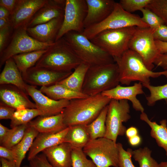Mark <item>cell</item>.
<instances>
[{"mask_svg":"<svg viewBox=\"0 0 167 167\" xmlns=\"http://www.w3.org/2000/svg\"><path fill=\"white\" fill-rule=\"evenodd\" d=\"M111 99L101 93L70 101L62 113L66 127L77 124L88 125L98 116Z\"/></svg>","mask_w":167,"mask_h":167,"instance_id":"1","label":"cell"},{"mask_svg":"<svg viewBox=\"0 0 167 167\" xmlns=\"http://www.w3.org/2000/svg\"><path fill=\"white\" fill-rule=\"evenodd\" d=\"M113 59L118 66L119 82L122 84L129 85L135 81H139L142 84H150V78L161 75L167 78V70L155 72L149 70L140 56L132 50L128 49Z\"/></svg>","mask_w":167,"mask_h":167,"instance_id":"2","label":"cell"},{"mask_svg":"<svg viewBox=\"0 0 167 167\" xmlns=\"http://www.w3.org/2000/svg\"><path fill=\"white\" fill-rule=\"evenodd\" d=\"M83 62L63 37L47 49L35 66L61 72L72 71Z\"/></svg>","mask_w":167,"mask_h":167,"instance_id":"3","label":"cell"},{"mask_svg":"<svg viewBox=\"0 0 167 167\" xmlns=\"http://www.w3.org/2000/svg\"><path fill=\"white\" fill-rule=\"evenodd\" d=\"M119 72L115 63L90 66L85 75L81 92L88 96L101 93L119 84Z\"/></svg>","mask_w":167,"mask_h":167,"instance_id":"4","label":"cell"},{"mask_svg":"<svg viewBox=\"0 0 167 167\" xmlns=\"http://www.w3.org/2000/svg\"><path fill=\"white\" fill-rule=\"evenodd\" d=\"M63 37L77 56L90 66L115 62L112 57L92 43L83 33L71 31Z\"/></svg>","mask_w":167,"mask_h":167,"instance_id":"5","label":"cell"},{"mask_svg":"<svg viewBox=\"0 0 167 167\" xmlns=\"http://www.w3.org/2000/svg\"><path fill=\"white\" fill-rule=\"evenodd\" d=\"M137 28L133 26L105 30L90 40L113 58L120 56L129 49L130 41Z\"/></svg>","mask_w":167,"mask_h":167,"instance_id":"6","label":"cell"},{"mask_svg":"<svg viewBox=\"0 0 167 167\" xmlns=\"http://www.w3.org/2000/svg\"><path fill=\"white\" fill-rule=\"evenodd\" d=\"M133 26L149 28L138 15L126 11L119 3L116 2L113 10L105 20L85 29L83 34L88 39L91 40L105 30Z\"/></svg>","mask_w":167,"mask_h":167,"instance_id":"7","label":"cell"},{"mask_svg":"<svg viewBox=\"0 0 167 167\" xmlns=\"http://www.w3.org/2000/svg\"><path fill=\"white\" fill-rule=\"evenodd\" d=\"M96 167H119L117 143L105 137L90 140L83 149Z\"/></svg>","mask_w":167,"mask_h":167,"instance_id":"8","label":"cell"},{"mask_svg":"<svg viewBox=\"0 0 167 167\" xmlns=\"http://www.w3.org/2000/svg\"><path fill=\"white\" fill-rule=\"evenodd\" d=\"M26 26L14 29L11 40L6 48L0 54V67L6 61L19 54L47 49L52 44L40 42L28 34Z\"/></svg>","mask_w":167,"mask_h":167,"instance_id":"9","label":"cell"},{"mask_svg":"<svg viewBox=\"0 0 167 167\" xmlns=\"http://www.w3.org/2000/svg\"><path fill=\"white\" fill-rule=\"evenodd\" d=\"M130 113L128 100L111 99L108 105L105 122L106 133L104 137L116 142L118 136L124 135L126 129L123 123L131 118Z\"/></svg>","mask_w":167,"mask_h":167,"instance_id":"10","label":"cell"},{"mask_svg":"<svg viewBox=\"0 0 167 167\" xmlns=\"http://www.w3.org/2000/svg\"><path fill=\"white\" fill-rule=\"evenodd\" d=\"M154 30L150 28L137 27L129 45V49L137 53L151 71L153 69L154 62L160 54L153 37Z\"/></svg>","mask_w":167,"mask_h":167,"instance_id":"11","label":"cell"},{"mask_svg":"<svg viewBox=\"0 0 167 167\" xmlns=\"http://www.w3.org/2000/svg\"><path fill=\"white\" fill-rule=\"evenodd\" d=\"M87 11L86 0H66L63 21L56 41L71 31L83 33Z\"/></svg>","mask_w":167,"mask_h":167,"instance_id":"12","label":"cell"},{"mask_svg":"<svg viewBox=\"0 0 167 167\" xmlns=\"http://www.w3.org/2000/svg\"><path fill=\"white\" fill-rule=\"evenodd\" d=\"M27 91L28 95L34 101L36 109L41 113V116H49L61 113L69 103L70 101L67 100L56 101L50 98L38 90L36 86L28 84Z\"/></svg>","mask_w":167,"mask_h":167,"instance_id":"13","label":"cell"},{"mask_svg":"<svg viewBox=\"0 0 167 167\" xmlns=\"http://www.w3.org/2000/svg\"><path fill=\"white\" fill-rule=\"evenodd\" d=\"M72 71L61 72L35 66L22 75L24 81L33 86H49L57 84L70 75Z\"/></svg>","mask_w":167,"mask_h":167,"instance_id":"14","label":"cell"},{"mask_svg":"<svg viewBox=\"0 0 167 167\" xmlns=\"http://www.w3.org/2000/svg\"><path fill=\"white\" fill-rule=\"evenodd\" d=\"M47 0H18L11 19L14 29L27 25Z\"/></svg>","mask_w":167,"mask_h":167,"instance_id":"15","label":"cell"},{"mask_svg":"<svg viewBox=\"0 0 167 167\" xmlns=\"http://www.w3.org/2000/svg\"><path fill=\"white\" fill-rule=\"evenodd\" d=\"M87 14L84 21L85 29L105 20L112 12L116 2L113 0H86Z\"/></svg>","mask_w":167,"mask_h":167,"instance_id":"16","label":"cell"},{"mask_svg":"<svg viewBox=\"0 0 167 167\" xmlns=\"http://www.w3.org/2000/svg\"><path fill=\"white\" fill-rule=\"evenodd\" d=\"M27 95L17 87L10 84L0 85V102L16 110L25 108H36Z\"/></svg>","mask_w":167,"mask_h":167,"instance_id":"17","label":"cell"},{"mask_svg":"<svg viewBox=\"0 0 167 167\" xmlns=\"http://www.w3.org/2000/svg\"><path fill=\"white\" fill-rule=\"evenodd\" d=\"M143 85L140 82L135 83L130 86H122L119 84L115 88L101 93L103 96L111 99L126 100L131 101L133 108L141 113L144 112V109L137 98V95L144 93Z\"/></svg>","mask_w":167,"mask_h":167,"instance_id":"18","label":"cell"},{"mask_svg":"<svg viewBox=\"0 0 167 167\" xmlns=\"http://www.w3.org/2000/svg\"><path fill=\"white\" fill-rule=\"evenodd\" d=\"M64 17L55 18L34 27L27 28V31L31 37L41 42L52 44L62 25Z\"/></svg>","mask_w":167,"mask_h":167,"instance_id":"19","label":"cell"},{"mask_svg":"<svg viewBox=\"0 0 167 167\" xmlns=\"http://www.w3.org/2000/svg\"><path fill=\"white\" fill-rule=\"evenodd\" d=\"M66 0H47L36 12L27 25V28L48 22L52 19L64 17Z\"/></svg>","mask_w":167,"mask_h":167,"instance_id":"20","label":"cell"},{"mask_svg":"<svg viewBox=\"0 0 167 167\" xmlns=\"http://www.w3.org/2000/svg\"><path fill=\"white\" fill-rule=\"evenodd\" d=\"M69 127L57 133H39L34 139L28 156L29 161L45 149L63 142Z\"/></svg>","mask_w":167,"mask_h":167,"instance_id":"21","label":"cell"},{"mask_svg":"<svg viewBox=\"0 0 167 167\" xmlns=\"http://www.w3.org/2000/svg\"><path fill=\"white\" fill-rule=\"evenodd\" d=\"M72 148L67 142H62L47 148L42 152L53 167H72Z\"/></svg>","mask_w":167,"mask_h":167,"instance_id":"22","label":"cell"},{"mask_svg":"<svg viewBox=\"0 0 167 167\" xmlns=\"http://www.w3.org/2000/svg\"><path fill=\"white\" fill-rule=\"evenodd\" d=\"M28 124L39 133H57L67 127L64 123L62 113L52 116H39Z\"/></svg>","mask_w":167,"mask_h":167,"instance_id":"23","label":"cell"},{"mask_svg":"<svg viewBox=\"0 0 167 167\" xmlns=\"http://www.w3.org/2000/svg\"><path fill=\"white\" fill-rule=\"evenodd\" d=\"M10 84L14 85L27 95L28 84L24 81L21 73L12 58L7 60L0 75V84Z\"/></svg>","mask_w":167,"mask_h":167,"instance_id":"24","label":"cell"},{"mask_svg":"<svg viewBox=\"0 0 167 167\" xmlns=\"http://www.w3.org/2000/svg\"><path fill=\"white\" fill-rule=\"evenodd\" d=\"M141 120L146 122L151 128V136L156 140L158 145L163 148L167 156V121L164 119L160 121V124L152 122L144 112L141 113Z\"/></svg>","mask_w":167,"mask_h":167,"instance_id":"25","label":"cell"},{"mask_svg":"<svg viewBox=\"0 0 167 167\" xmlns=\"http://www.w3.org/2000/svg\"><path fill=\"white\" fill-rule=\"evenodd\" d=\"M69 127L63 142L69 143L72 148L83 149L90 140L87 125L77 124Z\"/></svg>","mask_w":167,"mask_h":167,"instance_id":"26","label":"cell"},{"mask_svg":"<svg viewBox=\"0 0 167 167\" xmlns=\"http://www.w3.org/2000/svg\"><path fill=\"white\" fill-rule=\"evenodd\" d=\"M39 133L35 128L29 126L21 141L11 149L15 157L16 167H21L26 154L29 151Z\"/></svg>","mask_w":167,"mask_h":167,"instance_id":"27","label":"cell"},{"mask_svg":"<svg viewBox=\"0 0 167 167\" xmlns=\"http://www.w3.org/2000/svg\"><path fill=\"white\" fill-rule=\"evenodd\" d=\"M40 90L49 97L56 101L64 99L70 101L89 96L82 92L70 90L58 84L49 86H42Z\"/></svg>","mask_w":167,"mask_h":167,"instance_id":"28","label":"cell"},{"mask_svg":"<svg viewBox=\"0 0 167 167\" xmlns=\"http://www.w3.org/2000/svg\"><path fill=\"white\" fill-rule=\"evenodd\" d=\"M90 66L87 64L82 62L70 75L57 84L71 91L81 92L85 75Z\"/></svg>","mask_w":167,"mask_h":167,"instance_id":"29","label":"cell"},{"mask_svg":"<svg viewBox=\"0 0 167 167\" xmlns=\"http://www.w3.org/2000/svg\"><path fill=\"white\" fill-rule=\"evenodd\" d=\"M47 49L40 50L19 54L12 58L22 75L30 68L34 66Z\"/></svg>","mask_w":167,"mask_h":167,"instance_id":"30","label":"cell"},{"mask_svg":"<svg viewBox=\"0 0 167 167\" xmlns=\"http://www.w3.org/2000/svg\"><path fill=\"white\" fill-rule=\"evenodd\" d=\"M108 105L101 111L96 118L87 125L90 140L104 137L106 133L105 122Z\"/></svg>","mask_w":167,"mask_h":167,"instance_id":"31","label":"cell"},{"mask_svg":"<svg viewBox=\"0 0 167 167\" xmlns=\"http://www.w3.org/2000/svg\"><path fill=\"white\" fill-rule=\"evenodd\" d=\"M42 115L40 111L36 108H25L16 110L11 119V128L16 126L27 124L34 118Z\"/></svg>","mask_w":167,"mask_h":167,"instance_id":"32","label":"cell"},{"mask_svg":"<svg viewBox=\"0 0 167 167\" xmlns=\"http://www.w3.org/2000/svg\"><path fill=\"white\" fill-rule=\"evenodd\" d=\"M28 123L15 127L10 130L0 146L12 149L22 139L27 129Z\"/></svg>","mask_w":167,"mask_h":167,"instance_id":"33","label":"cell"},{"mask_svg":"<svg viewBox=\"0 0 167 167\" xmlns=\"http://www.w3.org/2000/svg\"><path fill=\"white\" fill-rule=\"evenodd\" d=\"M152 151L148 148H140L132 151V157L139 167H159V164L151 156Z\"/></svg>","mask_w":167,"mask_h":167,"instance_id":"34","label":"cell"},{"mask_svg":"<svg viewBox=\"0 0 167 167\" xmlns=\"http://www.w3.org/2000/svg\"><path fill=\"white\" fill-rule=\"evenodd\" d=\"M143 86L149 90L150 94L146 97L147 105L153 106L158 101L167 100V84L163 85L154 86L150 84H143Z\"/></svg>","mask_w":167,"mask_h":167,"instance_id":"35","label":"cell"},{"mask_svg":"<svg viewBox=\"0 0 167 167\" xmlns=\"http://www.w3.org/2000/svg\"><path fill=\"white\" fill-rule=\"evenodd\" d=\"M72 167H96L92 160L87 157L83 149L72 148Z\"/></svg>","mask_w":167,"mask_h":167,"instance_id":"36","label":"cell"},{"mask_svg":"<svg viewBox=\"0 0 167 167\" xmlns=\"http://www.w3.org/2000/svg\"><path fill=\"white\" fill-rule=\"evenodd\" d=\"M142 14V20L151 28L155 30L160 25L165 24L162 19L156 14L147 7L140 10Z\"/></svg>","mask_w":167,"mask_h":167,"instance_id":"37","label":"cell"},{"mask_svg":"<svg viewBox=\"0 0 167 167\" xmlns=\"http://www.w3.org/2000/svg\"><path fill=\"white\" fill-rule=\"evenodd\" d=\"M146 7L160 17L167 25V0H151Z\"/></svg>","mask_w":167,"mask_h":167,"instance_id":"38","label":"cell"},{"mask_svg":"<svg viewBox=\"0 0 167 167\" xmlns=\"http://www.w3.org/2000/svg\"><path fill=\"white\" fill-rule=\"evenodd\" d=\"M151 0H120L119 3L126 11L131 13L146 7Z\"/></svg>","mask_w":167,"mask_h":167,"instance_id":"39","label":"cell"},{"mask_svg":"<svg viewBox=\"0 0 167 167\" xmlns=\"http://www.w3.org/2000/svg\"><path fill=\"white\" fill-rule=\"evenodd\" d=\"M117 144L119 152V167H136L132 161V149L128 148L126 150L121 143H118Z\"/></svg>","mask_w":167,"mask_h":167,"instance_id":"40","label":"cell"},{"mask_svg":"<svg viewBox=\"0 0 167 167\" xmlns=\"http://www.w3.org/2000/svg\"><path fill=\"white\" fill-rule=\"evenodd\" d=\"M13 30L14 29L12 26L0 29V54L7 46Z\"/></svg>","mask_w":167,"mask_h":167,"instance_id":"41","label":"cell"},{"mask_svg":"<svg viewBox=\"0 0 167 167\" xmlns=\"http://www.w3.org/2000/svg\"><path fill=\"white\" fill-rule=\"evenodd\" d=\"M29 161L32 167H53L42 153L39 154Z\"/></svg>","mask_w":167,"mask_h":167,"instance_id":"42","label":"cell"},{"mask_svg":"<svg viewBox=\"0 0 167 167\" xmlns=\"http://www.w3.org/2000/svg\"><path fill=\"white\" fill-rule=\"evenodd\" d=\"M153 36L155 40L167 42V25L162 24L154 30Z\"/></svg>","mask_w":167,"mask_h":167,"instance_id":"43","label":"cell"},{"mask_svg":"<svg viewBox=\"0 0 167 167\" xmlns=\"http://www.w3.org/2000/svg\"><path fill=\"white\" fill-rule=\"evenodd\" d=\"M16 110L0 102V119H11Z\"/></svg>","mask_w":167,"mask_h":167,"instance_id":"44","label":"cell"},{"mask_svg":"<svg viewBox=\"0 0 167 167\" xmlns=\"http://www.w3.org/2000/svg\"><path fill=\"white\" fill-rule=\"evenodd\" d=\"M0 157L9 161L15 162V157L12 150L2 146H0Z\"/></svg>","mask_w":167,"mask_h":167,"instance_id":"45","label":"cell"},{"mask_svg":"<svg viewBox=\"0 0 167 167\" xmlns=\"http://www.w3.org/2000/svg\"><path fill=\"white\" fill-rule=\"evenodd\" d=\"M17 1L18 0H0V6L7 9L11 15L15 10Z\"/></svg>","mask_w":167,"mask_h":167,"instance_id":"46","label":"cell"},{"mask_svg":"<svg viewBox=\"0 0 167 167\" xmlns=\"http://www.w3.org/2000/svg\"><path fill=\"white\" fill-rule=\"evenodd\" d=\"M154 64L167 70V54H159L155 60Z\"/></svg>","mask_w":167,"mask_h":167,"instance_id":"47","label":"cell"},{"mask_svg":"<svg viewBox=\"0 0 167 167\" xmlns=\"http://www.w3.org/2000/svg\"><path fill=\"white\" fill-rule=\"evenodd\" d=\"M155 43L160 54H167V42L155 40Z\"/></svg>","mask_w":167,"mask_h":167,"instance_id":"48","label":"cell"},{"mask_svg":"<svg viewBox=\"0 0 167 167\" xmlns=\"http://www.w3.org/2000/svg\"><path fill=\"white\" fill-rule=\"evenodd\" d=\"M128 140L129 144L133 147H136L139 145L142 141L140 136L138 135L128 139Z\"/></svg>","mask_w":167,"mask_h":167,"instance_id":"49","label":"cell"},{"mask_svg":"<svg viewBox=\"0 0 167 167\" xmlns=\"http://www.w3.org/2000/svg\"><path fill=\"white\" fill-rule=\"evenodd\" d=\"M10 129L0 124V144H1L6 137Z\"/></svg>","mask_w":167,"mask_h":167,"instance_id":"50","label":"cell"},{"mask_svg":"<svg viewBox=\"0 0 167 167\" xmlns=\"http://www.w3.org/2000/svg\"><path fill=\"white\" fill-rule=\"evenodd\" d=\"M125 134L128 139L138 135V129L134 126H131L126 129Z\"/></svg>","mask_w":167,"mask_h":167,"instance_id":"51","label":"cell"},{"mask_svg":"<svg viewBox=\"0 0 167 167\" xmlns=\"http://www.w3.org/2000/svg\"><path fill=\"white\" fill-rule=\"evenodd\" d=\"M11 14L4 7L0 6V19H11Z\"/></svg>","mask_w":167,"mask_h":167,"instance_id":"52","label":"cell"},{"mask_svg":"<svg viewBox=\"0 0 167 167\" xmlns=\"http://www.w3.org/2000/svg\"><path fill=\"white\" fill-rule=\"evenodd\" d=\"M1 167H16L15 162L0 158Z\"/></svg>","mask_w":167,"mask_h":167,"instance_id":"53","label":"cell"},{"mask_svg":"<svg viewBox=\"0 0 167 167\" xmlns=\"http://www.w3.org/2000/svg\"><path fill=\"white\" fill-rule=\"evenodd\" d=\"M12 26L11 19H0V29Z\"/></svg>","mask_w":167,"mask_h":167,"instance_id":"54","label":"cell"},{"mask_svg":"<svg viewBox=\"0 0 167 167\" xmlns=\"http://www.w3.org/2000/svg\"><path fill=\"white\" fill-rule=\"evenodd\" d=\"M159 164V167H167V161L162 162Z\"/></svg>","mask_w":167,"mask_h":167,"instance_id":"55","label":"cell"},{"mask_svg":"<svg viewBox=\"0 0 167 167\" xmlns=\"http://www.w3.org/2000/svg\"><path fill=\"white\" fill-rule=\"evenodd\" d=\"M22 167H32L29 165H24L22 166Z\"/></svg>","mask_w":167,"mask_h":167,"instance_id":"56","label":"cell"},{"mask_svg":"<svg viewBox=\"0 0 167 167\" xmlns=\"http://www.w3.org/2000/svg\"><path fill=\"white\" fill-rule=\"evenodd\" d=\"M165 101L166 104L167 105V100H165Z\"/></svg>","mask_w":167,"mask_h":167,"instance_id":"57","label":"cell"}]
</instances>
